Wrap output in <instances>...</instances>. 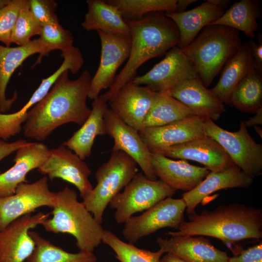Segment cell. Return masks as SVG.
Wrapping results in <instances>:
<instances>
[{"instance_id":"1","label":"cell","mask_w":262,"mask_h":262,"mask_svg":"<svg viewBox=\"0 0 262 262\" xmlns=\"http://www.w3.org/2000/svg\"><path fill=\"white\" fill-rule=\"evenodd\" d=\"M68 74L69 70L64 71L45 97L29 110L23 127L25 137L44 141L62 125L82 126L87 118L91 113L86 103L90 73L85 70L74 80Z\"/></svg>"},{"instance_id":"2","label":"cell","mask_w":262,"mask_h":262,"mask_svg":"<svg viewBox=\"0 0 262 262\" xmlns=\"http://www.w3.org/2000/svg\"><path fill=\"white\" fill-rule=\"evenodd\" d=\"M130 29L131 46L127 62L107 92L100 96L110 102L119 90L136 77L139 67L153 58L178 46L180 33L174 21L163 12L141 18L126 20Z\"/></svg>"},{"instance_id":"3","label":"cell","mask_w":262,"mask_h":262,"mask_svg":"<svg viewBox=\"0 0 262 262\" xmlns=\"http://www.w3.org/2000/svg\"><path fill=\"white\" fill-rule=\"evenodd\" d=\"M174 236H208L226 245L246 239L262 238V210L239 203L221 205L213 211L189 214Z\"/></svg>"},{"instance_id":"4","label":"cell","mask_w":262,"mask_h":262,"mask_svg":"<svg viewBox=\"0 0 262 262\" xmlns=\"http://www.w3.org/2000/svg\"><path fill=\"white\" fill-rule=\"evenodd\" d=\"M52 218L44 220L41 225L49 232L72 235L80 251L93 252L102 243L104 229L97 222L77 193L68 186L56 192Z\"/></svg>"},{"instance_id":"5","label":"cell","mask_w":262,"mask_h":262,"mask_svg":"<svg viewBox=\"0 0 262 262\" xmlns=\"http://www.w3.org/2000/svg\"><path fill=\"white\" fill-rule=\"evenodd\" d=\"M242 46L239 31L221 25L205 27L193 41L181 49L207 87L227 62Z\"/></svg>"},{"instance_id":"6","label":"cell","mask_w":262,"mask_h":262,"mask_svg":"<svg viewBox=\"0 0 262 262\" xmlns=\"http://www.w3.org/2000/svg\"><path fill=\"white\" fill-rule=\"evenodd\" d=\"M137 164L122 151H112L109 159L97 170V183L82 202L95 219L101 224L104 211L111 200L138 173Z\"/></svg>"},{"instance_id":"7","label":"cell","mask_w":262,"mask_h":262,"mask_svg":"<svg viewBox=\"0 0 262 262\" xmlns=\"http://www.w3.org/2000/svg\"><path fill=\"white\" fill-rule=\"evenodd\" d=\"M206 136L215 140L233 163L248 176L254 178L262 173V145L249 134L244 121L236 131L225 130L211 119L204 121Z\"/></svg>"},{"instance_id":"8","label":"cell","mask_w":262,"mask_h":262,"mask_svg":"<svg viewBox=\"0 0 262 262\" xmlns=\"http://www.w3.org/2000/svg\"><path fill=\"white\" fill-rule=\"evenodd\" d=\"M176 191L162 180H150L143 173L138 172L109 205L115 210L116 222L123 223L133 214L145 211L161 200L172 197Z\"/></svg>"},{"instance_id":"9","label":"cell","mask_w":262,"mask_h":262,"mask_svg":"<svg viewBox=\"0 0 262 262\" xmlns=\"http://www.w3.org/2000/svg\"><path fill=\"white\" fill-rule=\"evenodd\" d=\"M186 203L182 198L167 197L145 211L130 217L124 223L122 235L134 244L140 239L166 227L178 229L184 221Z\"/></svg>"},{"instance_id":"10","label":"cell","mask_w":262,"mask_h":262,"mask_svg":"<svg viewBox=\"0 0 262 262\" xmlns=\"http://www.w3.org/2000/svg\"><path fill=\"white\" fill-rule=\"evenodd\" d=\"M56 192L49 188L48 178L44 176L32 183H22L15 193L6 197L0 196V231L16 219L32 213L41 207L52 208Z\"/></svg>"},{"instance_id":"11","label":"cell","mask_w":262,"mask_h":262,"mask_svg":"<svg viewBox=\"0 0 262 262\" xmlns=\"http://www.w3.org/2000/svg\"><path fill=\"white\" fill-rule=\"evenodd\" d=\"M198 76L192 62L179 47L175 46L145 74L136 76L131 82L145 85L155 92H166L177 85Z\"/></svg>"},{"instance_id":"12","label":"cell","mask_w":262,"mask_h":262,"mask_svg":"<svg viewBox=\"0 0 262 262\" xmlns=\"http://www.w3.org/2000/svg\"><path fill=\"white\" fill-rule=\"evenodd\" d=\"M101 46L100 59L98 69L92 78L88 98L95 99L101 91L113 83L119 67L129 58L131 38L124 36L97 31Z\"/></svg>"},{"instance_id":"13","label":"cell","mask_w":262,"mask_h":262,"mask_svg":"<svg viewBox=\"0 0 262 262\" xmlns=\"http://www.w3.org/2000/svg\"><path fill=\"white\" fill-rule=\"evenodd\" d=\"M37 171L51 180L59 178L72 184L82 199L93 188L89 180L91 171L87 164L63 144L50 149L47 159Z\"/></svg>"},{"instance_id":"14","label":"cell","mask_w":262,"mask_h":262,"mask_svg":"<svg viewBox=\"0 0 262 262\" xmlns=\"http://www.w3.org/2000/svg\"><path fill=\"white\" fill-rule=\"evenodd\" d=\"M49 214L42 212L27 214L0 231V262H25L35 247L30 230L41 225Z\"/></svg>"},{"instance_id":"15","label":"cell","mask_w":262,"mask_h":262,"mask_svg":"<svg viewBox=\"0 0 262 262\" xmlns=\"http://www.w3.org/2000/svg\"><path fill=\"white\" fill-rule=\"evenodd\" d=\"M107 134L114 140L112 151H122L132 158L148 179L157 180L150 161V151L139 131L123 122L109 108L104 115Z\"/></svg>"},{"instance_id":"16","label":"cell","mask_w":262,"mask_h":262,"mask_svg":"<svg viewBox=\"0 0 262 262\" xmlns=\"http://www.w3.org/2000/svg\"><path fill=\"white\" fill-rule=\"evenodd\" d=\"M166 157L193 160L211 172H218L235 164L222 147L206 136L156 150Z\"/></svg>"},{"instance_id":"17","label":"cell","mask_w":262,"mask_h":262,"mask_svg":"<svg viewBox=\"0 0 262 262\" xmlns=\"http://www.w3.org/2000/svg\"><path fill=\"white\" fill-rule=\"evenodd\" d=\"M205 120L191 115L165 125L143 128L139 133L150 152H153L206 136Z\"/></svg>"},{"instance_id":"18","label":"cell","mask_w":262,"mask_h":262,"mask_svg":"<svg viewBox=\"0 0 262 262\" xmlns=\"http://www.w3.org/2000/svg\"><path fill=\"white\" fill-rule=\"evenodd\" d=\"M155 92L131 82L124 85L110 102V109L125 123L139 131L150 108Z\"/></svg>"},{"instance_id":"19","label":"cell","mask_w":262,"mask_h":262,"mask_svg":"<svg viewBox=\"0 0 262 262\" xmlns=\"http://www.w3.org/2000/svg\"><path fill=\"white\" fill-rule=\"evenodd\" d=\"M150 161L157 177L176 191H191L210 172L205 167L191 164L185 160H174L155 152H150Z\"/></svg>"},{"instance_id":"20","label":"cell","mask_w":262,"mask_h":262,"mask_svg":"<svg viewBox=\"0 0 262 262\" xmlns=\"http://www.w3.org/2000/svg\"><path fill=\"white\" fill-rule=\"evenodd\" d=\"M167 92L194 115L204 119L216 121L226 111L224 103L204 85L199 76L184 81Z\"/></svg>"},{"instance_id":"21","label":"cell","mask_w":262,"mask_h":262,"mask_svg":"<svg viewBox=\"0 0 262 262\" xmlns=\"http://www.w3.org/2000/svg\"><path fill=\"white\" fill-rule=\"evenodd\" d=\"M50 149L40 142H30L18 149L13 160L14 165L0 173V196L13 195L20 184L28 182L27 174L43 164Z\"/></svg>"},{"instance_id":"22","label":"cell","mask_w":262,"mask_h":262,"mask_svg":"<svg viewBox=\"0 0 262 262\" xmlns=\"http://www.w3.org/2000/svg\"><path fill=\"white\" fill-rule=\"evenodd\" d=\"M156 242L164 253L175 255L187 262H228L227 253L214 247L203 236L158 237Z\"/></svg>"},{"instance_id":"23","label":"cell","mask_w":262,"mask_h":262,"mask_svg":"<svg viewBox=\"0 0 262 262\" xmlns=\"http://www.w3.org/2000/svg\"><path fill=\"white\" fill-rule=\"evenodd\" d=\"M253 178L248 176L235 164L218 172H211L194 189L182 195L189 214L196 213L198 204L211 194L225 189L247 188L253 182Z\"/></svg>"},{"instance_id":"24","label":"cell","mask_w":262,"mask_h":262,"mask_svg":"<svg viewBox=\"0 0 262 262\" xmlns=\"http://www.w3.org/2000/svg\"><path fill=\"white\" fill-rule=\"evenodd\" d=\"M39 53L34 65L40 63L45 55L43 45L38 38L31 40L23 46L7 47L0 45V112L9 110L17 98L16 93L11 98L6 96V90L10 78L16 69L27 58Z\"/></svg>"},{"instance_id":"25","label":"cell","mask_w":262,"mask_h":262,"mask_svg":"<svg viewBox=\"0 0 262 262\" xmlns=\"http://www.w3.org/2000/svg\"><path fill=\"white\" fill-rule=\"evenodd\" d=\"M225 12L224 8L207 0L190 10L165 15L177 26L180 33L177 46L183 49L189 45L205 27L219 18Z\"/></svg>"},{"instance_id":"26","label":"cell","mask_w":262,"mask_h":262,"mask_svg":"<svg viewBox=\"0 0 262 262\" xmlns=\"http://www.w3.org/2000/svg\"><path fill=\"white\" fill-rule=\"evenodd\" d=\"M91 113L81 127L63 145L84 160L91 154L96 137L107 134L104 115L107 102L99 95L93 100Z\"/></svg>"},{"instance_id":"27","label":"cell","mask_w":262,"mask_h":262,"mask_svg":"<svg viewBox=\"0 0 262 262\" xmlns=\"http://www.w3.org/2000/svg\"><path fill=\"white\" fill-rule=\"evenodd\" d=\"M87 12L82 26L86 31L96 30L130 38V27L118 8L106 0H87Z\"/></svg>"},{"instance_id":"28","label":"cell","mask_w":262,"mask_h":262,"mask_svg":"<svg viewBox=\"0 0 262 262\" xmlns=\"http://www.w3.org/2000/svg\"><path fill=\"white\" fill-rule=\"evenodd\" d=\"M219 81L211 89L223 103L230 104L231 94L240 82L255 69L248 41L225 64Z\"/></svg>"},{"instance_id":"29","label":"cell","mask_w":262,"mask_h":262,"mask_svg":"<svg viewBox=\"0 0 262 262\" xmlns=\"http://www.w3.org/2000/svg\"><path fill=\"white\" fill-rule=\"evenodd\" d=\"M70 68L69 64L63 62L50 76L43 79L26 104L19 111L9 114L0 113V138L7 139L20 132L21 125L25 121L29 110L48 93L60 75Z\"/></svg>"},{"instance_id":"30","label":"cell","mask_w":262,"mask_h":262,"mask_svg":"<svg viewBox=\"0 0 262 262\" xmlns=\"http://www.w3.org/2000/svg\"><path fill=\"white\" fill-rule=\"evenodd\" d=\"M258 3L254 0L235 2L217 20L209 25H221L243 32L246 36L254 38L258 30L257 19L261 16Z\"/></svg>"},{"instance_id":"31","label":"cell","mask_w":262,"mask_h":262,"mask_svg":"<svg viewBox=\"0 0 262 262\" xmlns=\"http://www.w3.org/2000/svg\"><path fill=\"white\" fill-rule=\"evenodd\" d=\"M191 115V111L168 92H155L143 128L165 125Z\"/></svg>"},{"instance_id":"32","label":"cell","mask_w":262,"mask_h":262,"mask_svg":"<svg viewBox=\"0 0 262 262\" xmlns=\"http://www.w3.org/2000/svg\"><path fill=\"white\" fill-rule=\"evenodd\" d=\"M35 243L34 249L25 262H97L93 252L80 251L73 253L55 246L37 232L30 231Z\"/></svg>"},{"instance_id":"33","label":"cell","mask_w":262,"mask_h":262,"mask_svg":"<svg viewBox=\"0 0 262 262\" xmlns=\"http://www.w3.org/2000/svg\"><path fill=\"white\" fill-rule=\"evenodd\" d=\"M254 69L245 76L233 91L230 104L244 113H255L262 108V77Z\"/></svg>"},{"instance_id":"34","label":"cell","mask_w":262,"mask_h":262,"mask_svg":"<svg viewBox=\"0 0 262 262\" xmlns=\"http://www.w3.org/2000/svg\"><path fill=\"white\" fill-rule=\"evenodd\" d=\"M125 20H135L150 14L176 12L177 0H108Z\"/></svg>"},{"instance_id":"35","label":"cell","mask_w":262,"mask_h":262,"mask_svg":"<svg viewBox=\"0 0 262 262\" xmlns=\"http://www.w3.org/2000/svg\"><path fill=\"white\" fill-rule=\"evenodd\" d=\"M102 242L113 250L115 258L120 262H160L164 253L160 248L157 251H151L138 248L134 244L123 241L107 229L104 230Z\"/></svg>"},{"instance_id":"36","label":"cell","mask_w":262,"mask_h":262,"mask_svg":"<svg viewBox=\"0 0 262 262\" xmlns=\"http://www.w3.org/2000/svg\"><path fill=\"white\" fill-rule=\"evenodd\" d=\"M39 35L45 56H48L52 50L59 49L62 52L74 47L72 33L69 30L65 29L58 20L42 25Z\"/></svg>"},{"instance_id":"37","label":"cell","mask_w":262,"mask_h":262,"mask_svg":"<svg viewBox=\"0 0 262 262\" xmlns=\"http://www.w3.org/2000/svg\"><path fill=\"white\" fill-rule=\"evenodd\" d=\"M42 25L36 19L30 10L29 0L19 13L11 34V42L19 46L27 44L31 38L40 35Z\"/></svg>"},{"instance_id":"38","label":"cell","mask_w":262,"mask_h":262,"mask_svg":"<svg viewBox=\"0 0 262 262\" xmlns=\"http://www.w3.org/2000/svg\"><path fill=\"white\" fill-rule=\"evenodd\" d=\"M27 0H11L0 10V42L9 47L11 34L20 10Z\"/></svg>"},{"instance_id":"39","label":"cell","mask_w":262,"mask_h":262,"mask_svg":"<svg viewBox=\"0 0 262 262\" xmlns=\"http://www.w3.org/2000/svg\"><path fill=\"white\" fill-rule=\"evenodd\" d=\"M30 10L36 19L43 25L58 20L55 12L57 3L54 0H29Z\"/></svg>"},{"instance_id":"40","label":"cell","mask_w":262,"mask_h":262,"mask_svg":"<svg viewBox=\"0 0 262 262\" xmlns=\"http://www.w3.org/2000/svg\"><path fill=\"white\" fill-rule=\"evenodd\" d=\"M228 262H262V244L247 248L237 256L229 257Z\"/></svg>"},{"instance_id":"41","label":"cell","mask_w":262,"mask_h":262,"mask_svg":"<svg viewBox=\"0 0 262 262\" xmlns=\"http://www.w3.org/2000/svg\"><path fill=\"white\" fill-rule=\"evenodd\" d=\"M29 143L26 140L22 139L12 142H7L0 139V161Z\"/></svg>"},{"instance_id":"42","label":"cell","mask_w":262,"mask_h":262,"mask_svg":"<svg viewBox=\"0 0 262 262\" xmlns=\"http://www.w3.org/2000/svg\"><path fill=\"white\" fill-rule=\"evenodd\" d=\"M261 33L258 35V41L256 43L254 40L249 42L251 53L255 63V68L257 71L262 72V37Z\"/></svg>"},{"instance_id":"43","label":"cell","mask_w":262,"mask_h":262,"mask_svg":"<svg viewBox=\"0 0 262 262\" xmlns=\"http://www.w3.org/2000/svg\"><path fill=\"white\" fill-rule=\"evenodd\" d=\"M255 114L256 115L253 117H250L248 120L244 121L246 127L262 124V108L259 109Z\"/></svg>"},{"instance_id":"44","label":"cell","mask_w":262,"mask_h":262,"mask_svg":"<svg viewBox=\"0 0 262 262\" xmlns=\"http://www.w3.org/2000/svg\"><path fill=\"white\" fill-rule=\"evenodd\" d=\"M196 1V0H177L176 12L185 11L188 6Z\"/></svg>"},{"instance_id":"45","label":"cell","mask_w":262,"mask_h":262,"mask_svg":"<svg viewBox=\"0 0 262 262\" xmlns=\"http://www.w3.org/2000/svg\"><path fill=\"white\" fill-rule=\"evenodd\" d=\"M160 262H187L179 257L170 253L161 257Z\"/></svg>"},{"instance_id":"46","label":"cell","mask_w":262,"mask_h":262,"mask_svg":"<svg viewBox=\"0 0 262 262\" xmlns=\"http://www.w3.org/2000/svg\"><path fill=\"white\" fill-rule=\"evenodd\" d=\"M210 2L225 9L230 1L229 0H209Z\"/></svg>"},{"instance_id":"47","label":"cell","mask_w":262,"mask_h":262,"mask_svg":"<svg viewBox=\"0 0 262 262\" xmlns=\"http://www.w3.org/2000/svg\"><path fill=\"white\" fill-rule=\"evenodd\" d=\"M11 0H0V10L7 5Z\"/></svg>"},{"instance_id":"48","label":"cell","mask_w":262,"mask_h":262,"mask_svg":"<svg viewBox=\"0 0 262 262\" xmlns=\"http://www.w3.org/2000/svg\"><path fill=\"white\" fill-rule=\"evenodd\" d=\"M254 129L255 131L259 134V135L261 137V138H262V129L258 126H255Z\"/></svg>"}]
</instances>
